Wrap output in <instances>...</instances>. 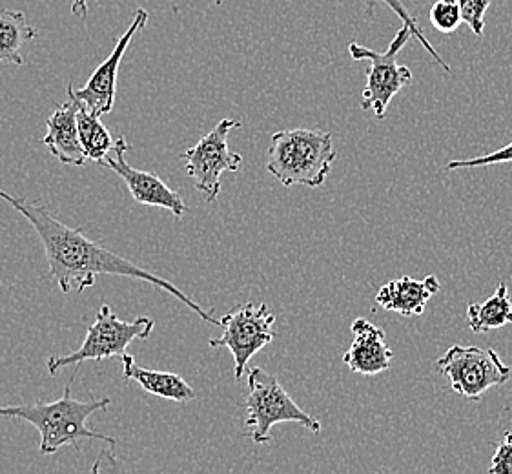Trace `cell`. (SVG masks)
I'll return each instance as SVG.
<instances>
[{
  "instance_id": "obj_1",
  "label": "cell",
  "mask_w": 512,
  "mask_h": 474,
  "mask_svg": "<svg viewBox=\"0 0 512 474\" xmlns=\"http://www.w3.org/2000/svg\"><path fill=\"white\" fill-rule=\"evenodd\" d=\"M0 199L15 208L21 216L26 217L33 230L37 232L44 247L50 274L64 294L90 289L95 285L99 274L141 279L175 296V299L185 303L188 309L194 310L201 320L221 327V320L212 316V310L208 312L203 309L194 299L188 298L183 290L177 289L172 281L155 276L154 272L97 245L82 232V228L64 225L48 208L42 207L39 201H28L24 197L13 196L6 190H0Z\"/></svg>"
},
{
  "instance_id": "obj_2",
  "label": "cell",
  "mask_w": 512,
  "mask_h": 474,
  "mask_svg": "<svg viewBox=\"0 0 512 474\" xmlns=\"http://www.w3.org/2000/svg\"><path fill=\"white\" fill-rule=\"evenodd\" d=\"M79 367H75L72 380L64 387V394L59 400L52 403L37 402L33 405H8L0 407V418H13V420H24L31 423L39 434L41 444L39 453L50 456L61 451L66 445H73L75 451H81L82 440H103L110 445H117V442L104 436L101 433L92 431L86 422L88 418L99 411H106L112 400H75L72 396V383Z\"/></svg>"
},
{
  "instance_id": "obj_3",
  "label": "cell",
  "mask_w": 512,
  "mask_h": 474,
  "mask_svg": "<svg viewBox=\"0 0 512 474\" xmlns=\"http://www.w3.org/2000/svg\"><path fill=\"white\" fill-rule=\"evenodd\" d=\"M332 134L323 128H292L272 135L267 170L283 186L318 188L336 163Z\"/></svg>"
},
{
  "instance_id": "obj_4",
  "label": "cell",
  "mask_w": 512,
  "mask_h": 474,
  "mask_svg": "<svg viewBox=\"0 0 512 474\" xmlns=\"http://www.w3.org/2000/svg\"><path fill=\"white\" fill-rule=\"evenodd\" d=\"M248 387L250 391L241 407L246 411L245 427L254 444H268L272 440L270 431L277 423L296 422L307 431L321 433V422L303 411L276 376L263 367L248 371Z\"/></svg>"
},
{
  "instance_id": "obj_5",
  "label": "cell",
  "mask_w": 512,
  "mask_h": 474,
  "mask_svg": "<svg viewBox=\"0 0 512 474\" xmlns=\"http://www.w3.org/2000/svg\"><path fill=\"white\" fill-rule=\"evenodd\" d=\"M154 320L141 316L137 320L123 321L103 305L97 312V320L86 329V340L81 347L66 356H52L48 360V372L55 376L66 367H79L82 361H103L108 358H121L128 345L135 340H146L154 330Z\"/></svg>"
},
{
  "instance_id": "obj_6",
  "label": "cell",
  "mask_w": 512,
  "mask_h": 474,
  "mask_svg": "<svg viewBox=\"0 0 512 474\" xmlns=\"http://www.w3.org/2000/svg\"><path fill=\"white\" fill-rule=\"evenodd\" d=\"M414 37V31L403 24L396 37L390 42L387 52H376L358 42L349 46L350 57L354 61H369L367 84L363 90L361 108L370 110L378 119H383L389 110V104L398 93L412 81V72L407 66L398 64V55Z\"/></svg>"
},
{
  "instance_id": "obj_7",
  "label": "cell",
  "mask_w": 512,
  "mask_h": 474,
  "mask_svg": "<svg viewBox=\"0 0 512 474\" xmlns=\"http://www.w3.org/2000/svg\"><path fill=\"white\" fill-rule=\"evenodd\" d=\"M436 371L447 376L452 391L471 402H480L485 392L511 380V367L503 363L494 349L452 345L436 361Z\"/></svg>"
},
{
  "instance_id": "obj_8",
  "label": "cell",
  "mask_w": 512,
  "mask_h": 474,
  "mask_svg": "<svg viewBox=\"0 0 512 474\" xmlns=\"http://www.w3.org/2000/svg\"><path fill=\"white\" fill-rule=\"evenodd\" d=\"M274 323L276 316L268 309L267 303L256 305L246 301L221 318L223 334L219 338H212L208 345L212 349L225 347L230 351L234 358L236 380H241L245 376L248 361L276 340Z\"/></svg>"
},
{
  "instance_id": "obj_9",
  "label": "cell",
  "mask_w": 512,
  "mask_h": 474,
  "mask_svg": "<svg viewBox=\"0 0 512 474\" xmlns=\"http://www.w3.org/2000/svg\"><path fill=\"white\" fill-rule=\"evenodd\" d=\"M239 126L241 123L234 119H221L212 132L181 154L186 161V174L194 179L195 190L205 196L206 203H214L221 194V176L237 172L243 165V157L228 146V134Z\"/></svg>"
},
{
  "instance_id": "obj_10",
  "label": "cell",
  "mask_w": 512,
  "mask_h": 474,
  "mask_svg": "<svg viewBox=\"0 0 512 474\" xmlns=\"http://www.w3.org/2000/svg\"><path fill=\"white\" fill-rule=\"evenodd\" d=\"M128 150L130 146L121 135L115 141L112 152L106 155L103 165L123 179L132 194V199L137 203L146 207L164 208L172 212L175 217L185 216L188 205L183 201V197L179 196V192H175L174 188H170L161 177L155 176L152 172L137 170L134 166L128 165L126 161Z\"/></svg>"
},
{
  "instance_id": "obj_11",
  "label": "cell",
  "mask_w": 512,
  "mask_h": 474,
  "mask_svg": "<svg viewBox=\"0 0 512 474\" xmlns=\"http://www.w3.org/2000/svg\"><path fill=\"white\" fill-rule=\"evenodd\" d=\"M146 22H148V11L139 8V10L135 11L130 28L124 31L123 37L115 44L112 55L93 72L86 86H82L81 90H73L75 97L82 101L88 110H92L93 114L103 117V115L112 112L113 104H115V95H117V73H119V66H121L124 53L128 50V46H130V42L134 39L135 33L143 30Z\"/></svg>"
},
{
  "instance_id": "obj_12",
  "label": "cell",
  "mask_w": 512,
  "mask_h": 474,
  "mask_svg": "<svg viewBox=\"0 0 512 474\" xmlns=\"http://www.w3.org/2000/svg\"><path fill=\"white\" fill-rule=\"evenodd\" d=\"M350 330L354 340L349 351L343 354V361L350 371L363 376H376L389 371L394 352L390 351L385 341V330L365 318L354 321Z\"/></svg>"
},
{
  "instance_id": "obj_13",
  "label": "cell",
  "mask_w": 512,
  "mask_h": 474,
  "mask_svg": "<svg viewBox=\"0 0 512 474\" xmlns=\"http://www.w3.org/2000/svg\"><path fill=\"white\" fill-rule=\"evenodd\" d=\"M70 99L57 106L48 117V134L42 139V145L48 146L53 157L62 165L82 166L86 163V154L82 148L79 123H77V99L73 95V86L68 84Z\"/></svg>"
},
{
  "instance_id": "obj_14",
  "label": "cell",
  "mask_w": 512,
  "mask_h": 474,
  "mask_svg": "<svg viewBox=\"0 0 512 474\" xmlns=\"http://www.w3.org/2000/svg\"><path fill=\"white\" fill-rule=\"evenodd\" d=\"M440 290V279L436 276H427L421 281L412 279L410 276H401L385 283L378 290L376 303L385 310L396 312L405 318H412V316H421L432 296H436Z\"/></svg>"
},
{
  "instance_id": "obj_15",
  "label": "cell",
  "mask_w": 512,
  "mask_h": 474,
  "mask_svg": "<svg viewBox=\"0 0 512 474\" xmlns=\"http://www.w3.org/2000/svg\"><path fill=\"white\" fill-rule=\"evenodd\" d=\"M123 360L124 380L141 385V389L154 396H159L163 400L170 402L188 403L195 400V392L188 383L175 372L150 371L139 367L135 363L134 356L128 352L121 356Z\"/></svg>"
},
{
  "instance_id": "obj_16",
  "label": "cell",
  "mask_w": 512,
  "mask_h": 474,
  "mask_svg": "<svg viewBox=\"0 0 512 474\" xmlns=\"http://www.w3.org/2000/svg\"><path fill=\"white\" fill-rule=\"evenodd\" d=\"M467 323L474 334L502 329L512 323V299L507 283H500L491 298L467 307Z\"/></svg>"
},
{
  "instance_id": "obj_17",
  "label": "cell",
  "mask_w": 512,
  "mask_h": 474,
  "mask_svg": "<svg viewBox=\"0 0 512 474\" xmlns=\"http://www.w3.org/2000/svg\"><path fill=\"white\" fill-rule=\"evenodd\" d=\"M37 31L33 30L22 11L0 8V62L22 66L21 48L33 41Z\"/></svg>"
},
{
  "instance_id": "obj_18",
  "label": "cell",
  "mask_w": 512,
  "mask_h": 474,
  "mask_svg": "<svg viewBox=\"0 0 512 474\" xmlns=\"http://www.w3.org/2000/svg\"><path fill=\"white\" fill-rule=\"evenodd\" d=\"M77 123L86 159L103 165L106 155L110 154L115 146V139L101 123V115L93 114L92 110H88L84 103L77 99Z\"/></svg>"
},
{
  "instance_id": "obj_19",
  "label": "cell",
  "mask_w": 512,
  "mask_h": 474,
  "mask_svg": "<svg viewBox=\"0 0 512 474\" xmlns=\"http://www.w3.org/2000/svg\"><path fill=\"white\" fill-rule=\"evenodd\" d=\"M378 4H385V8L394 11V15L400 17V21L403 22V24H407V26L412 28V31H414V39L420 41L421 46L429 52L432 59L438 62L445 72H451V68L447 66V62L443 61V57H440V53L436 52V48L432 46L431 41L425 37V33H423V30L418 26V19L410 15L409 10L405 8V4H403L401 0H365V8H367V13H369L370 17H374V11L378 8Z\"/></svg>"
},
{
  "instance_id": "obj_20",
  "label": "cell",
  "mask_w": 512,
  "mask_h": 474,
  "mask_svg": "<svg viewBox=\"0 0 512 474\" xmlns=\"http://www.w3.org/2000/svg\"><path fill=\"white\" fill-rule=\"evenodd\" d=\"M429 17H431L432 26L440 33H454L463 22L460 6L449 4L445 0H440L432 6Z\"/></svg>"
},
{
  "instance_id": "obj_21",
  "label": "cell",
  "mask_w": 512,
  "mask_h": 474,
  "mask_svg": "<svg viewBox=\"0 0 512 474\" xmlns=\"http://www.w3.org/2000/svg\"><path fill=\"white\" fill-rule=\"evenodd\" d=\"M489 6H491V0H461V19L478 37H482L485 13L489 10Z\"/></svg>"
},
{
  "instance_id": "obj_22",
  "label": "cell",
  "mask_w": 512,
  "mask_h": 474,
  "mask_svg": "<svg viewBox=\"0 0 512 474\" xmlns=\"http://www.w3.org/2000/svg\"><path fill=\"white\" fill-rule=\"evenodd\" d=\"M502 163H512V141L507 146H503L491 154L480 155L474 159H463V161H451L447 165V170H458V168H482V166L502 165Z\"/></svg>"
},
{
  "instance_id": "obj_23",
  "label": "cell",
  "mask_w": 512,
  "mask_h": 474,
  "mask_svg": "<svg viewBox=\"0 0 512 474\" xmlns=\"http://www.w3.org/2000/svg\"><path fill=\"white\" fill-rule=\"evenodd\" d=\"M489 473L512 474V433H505L502 442L498 444Z\"/></svg>"
},
{
  "instance_id": "obj_24",
  "label": "cell",
  "mask_w": 512,
  "mask_h": 474,
  "mask_svg": "<svg viewBox=\"0 0 512 474\" xmlns=\"http://www.w3.org/2000/svg\"><path fill=\"white\" fill-rule=\"evenodd\" d=\"M216 4H223L225 0H214ZM72 13L77 17H86L88 13V0H73L72 2Z\"/></svg>"
},
{
  "instance_id": "obj_25",
  "label": "cell",
  "mask_w": 512,
  "mask_h": 474,
  "mask_svg": "<svg viewBox=\"0 0 512 474\" xmlns=\"http://www.w3.org/2000/svg\"><path fill=\"white\" fill-rule=\"evenodd\" d=\"M445 2H449V4H456V6H460L461 0H445Z\"/></svg>"
}]
</instances>
